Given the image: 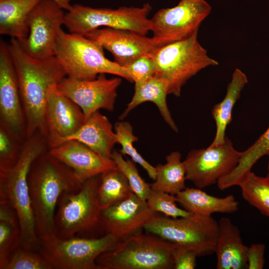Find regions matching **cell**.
I'll use <instances>...</instances> for the list:
<instances>
[{
  "label": "cell",
  "instance_id": "7402d4cb",
  "mask_svg": "<svg viewBox=\"0 0 269 269\" xmlns=\"http://www.w3.org/2000/svg\"><path fill=\"white\" fill-rule=\"evenodd\" d=\"M168 95L167 83L158 76L155 75L144 81L134 83L133 96L120 115V120L124 119L139 105L144 102H150L157 107L165 122L173 131L177 132V127L168 108L166 101Z\"/></svg>",
  "mask_w": 269,
  "mask_h": 269
},
{
  "label": "cell",
  "instance_id": "603a6c76",
  "mask_svg": "<svg viewBox=\"0 0 269 269\" xmlns=\"http://www.w3.org/2000/svg\"><path fill=\"white\" fill-rule=\"evenodd\" d=\"M175 196L177 202L183 209L197 215L211 216L215 213H233L239 209V203L233 195L220 198L198 188L186 187Z\"/></svg>",
  "mask_w": 269,
  "mask_h": 269
},
{
  "label": "cell",
  "instance_id": "d6a6232c",
  "mask_svg": "<svg viewBox=\"0 0 269 269\" xmlns=\"http://www.w3.org/2000/svg\"><path fill=\"white\" fill-rule=\"evenodd\" d=\"M0 269H53L39 252L18 247L9 257Z\"/></svg>",
  "mask_w": 269,
  "mask_h": 269
},
{
  "label": "cell",
  "instance_id": "f546056e",
  "mask_svg": "<svg viewBox=\"0 0 269 269\" xmlns=\"http://www.w3.org/2000/svg\"><path fill=\"white\" fill-rule=\"evenodd\" d=\"M114 131L118 143L121 146L119 150L123 155L129 156L134 163L140 165L147 172L148 176L154 180L156 178L155 167L147 161L135 148L134 143L138 140L133 132L132 125L128 122H118L115 124Z\"/></svg>",
  "mask_w": 269,
  "mask_h": 269
},
{
  "label": "cell",
  "instance_id": "6da1fadb",
  "mask_svg": "<svg viewBox=\"0 0 269 269\" xmlns=\"http://www.w3.org/2000/svg\"><path fill=\"white\" fill-rule=\"evenodd\" d=\"M9 49L17 77L26 138L37 131L46 138L44 115L48 96L66 73L55 56L34 58L23 50L16 39H10Z\"/></svg>",
  "mask_w": 269,
  "mask_h": 269
},
{
  "label": "cell",
  "instance_id": "52a82bcc",
  "mask_svg": "<svg viewBox=\"0 0 269 269\" xmlns=\"http://www.w3.org/2000/svg\"><path fill=\"white\" fill-rule=\"evenodd\" d=\"M174 247L155 235L140 232L118 241L96 262L100 269H172Z\"/></svg>",
  "mask_w": 269,
  "mask_h": 269
},
{
  "label": "cell",
  "instance_id": "e0dca14e",
  "mask_svg": "<svg viewBox=\"0 0 269 269\" xmlns=\"http://www.w3.org/2000/svg\"><path fill=\"white\" fill-rule=\"evenodd\" d=\"M85 36L111 53L114 61L122 67L144 55L153 53L160 47L152 37L125 29L103 27Z\"/></svg>",
  "mask_w": 269,
  "mask_h": 269
},
{
  "label": "cell",
  "instance_id": "7c38bea8",
  "mask_svg": "<svg viewBox=\"0 0 269 269\" xmlns=\"http://www.w3.org/2000/svg\"><path fill=\"white\" fill-rule=\"evenodd\" d=\"M54 0H40L27 18L28 36L17 40L29 56L44 59L54 56L55 47L65 13Z\"/></svg>",
  "mask_w": 269,
  "mask_h": 269
},
{
  "label": "cell",
  "instance_id": "4316f807",
  "mask_svg": "<svg viewBox=\"0 0 269 269\" xmlns=\"http://www.w3.org/2000/svg\"><path fill=\"white\" fill-rule=\"evenodd\" d=\"M97 198L101 210L115 205L134 193L124 173L117 167L100 175Z\"/></svg>",
  "mask_w": 269,
  "mask_h": 269
},
{
  "label": "cell",
  "instance_id": "4fadbf2b",
  "mask_svg": "<svg viewBox=\"0 0 269 269\" xmlns=\"http://www.w3.org/2000/svg\"><path fill=\"white\" fill-rule=\"evenodd\" d=\"M242 153L227 137L221 145L193 149L183 160L186 179L200 189L217 183L235 168Z\"/></svg>",
  "mask_w": 269,
  "mask_h": 269
},
{
  "label": "cell",
  "instance_id": "f35d334b",
  "mask_svg": "<svg viewBox=\"0 0 269 269\" xmlns=\"http://www.w3.org/2000/svg\"><path fill=\"white\" fill-rule=\"evenodd\" d=\"M57 2L64 10H68L71 7L70 1L71 0H54Z\"/></svg>",
  "mask_w": 269,
  "mask_h": 269
},
{
  "label": "cell",
  "instance_id": "d590c367",
  "mask_svg": "<svg viewBox=\"0 0 269 269\" xmlns=\"http://www.w3.org/2000/svg\"><path fill=\"white\" fill-rule=\"evenodd\" d=\"M152 53L144 55L124 67L132 82H142L156 75L157 67Z\"/></svg>",
  "mask_w": 269,
  "mask_h": 269
},
{
  "label": "cell",
  "instance_id": "9a60e30c",
  "mask_svg": "<svg viewBox=\"0 0 269 269\" xmlns=\"http://www.w3.org/2000/svg\"><path fill=\"white\" fill-rule=\"evenodd\" d=\"M0 123L25 141V120L17 77L9 43L2 40L0 41Z\"/></svg>",
  "mask_w": 269,
  "mask_h": 269
},
{
  "label": "cell",
  "instance_id": "d4e9b609",
  "mask_svg": "<svg viewBox=\"0 0 269 269\" xmlns=\"http://www.w3.org/2000/svg\"><path fill=\"white\" fill-rule=\"evenodd\" d=\"M40 0H0V34L19 41L29 33L27 18Z\"/></svg>",
  "mask_w": 269,
  "mask_h": 269
},
{
  "label": "cell",
  "instance_id": "8992f818",
  "mask_svg": "<svg viewBox=\"0 0 269 269\" xmlns=\"http://www.w3.org/2000/svg\"><path fill=\"white\" fill-rule=\"evenodd\" d=\"M198 31L189 38L159 47L152 56L157 67V76L168 86V95H181L187 82L201 70L219 65L211 57L198 39Z\"/></svg>",
  "mask_w": 269,
  "mask_h": 269
},
{
  "label": "cell",
  "instance_id": "ac0fdd59",
  "mask_svg": "<svg viewBox=\"0 0 269 269\" xmlns=\"http://www.w3.org/2000/svg\"><path fill=\"white\" fill-rule=\"evenodd\" d=\"M44 119L49 148L62 143L77 131L86 120L81 108L60 93L56 87L49 93Z\"/></svg>",
  "mask_w": 269,
  "mask_h": 269
},
{
  "label": "cell",
  "instance_id": "ba28073f",
  "mask_svg": "<svg viewBox=\"0 0 269 269\" xmlns=\"http://www.w3.org/2000/svg\"><path fill=\"white\" fill-rule=\"evenodd\" d=\"M149 3L141 7L121 6L117 9L97 8L72 5L65 13L64 25L70 33L85 35L95 29L109 27L146 35L151 30Z\"/></svg>",
  "mask_w": 269,
  "mask_h": 269
},
{
  "label": "cell",
  "instance_id": "8fae6325",
  "mask_svg": "<svg viewBox=\"0 0 269 269\" xmlns=\"http://www.w3.org/2000/svg\"><path fill=\"white\" fill-rule=\"evenodd\" d=\"M211 11L205 0H180L174 7L157 10L150 18L152 37L160 46L187 39L198 31Z\"/></svg>",
  "mask_w": 269,
  "mask_h": 269
},
{
  "label": "cell",
  "instance_id": "484cf974",
  "mask_svg": "<svg viewBox=\"0 0 269 269\" xmlns=\"http://www.w3.org/2000/svg\"><path fill=\"white\" fill-rule=\"evenodd\" d=\"M155 169L156 178L151 184L152 189L175 196L186 187V169L179 151L171 152L166 157L165 163L158 164Z\"/></svg>",
  "mask_w": 269,
  "mask_h": 269
},
{
  "label": "cell",
  "instance_id": "ffe728a7",
  "mask_svg": "<svg viewBox=\"0 0 269 269\" xmlns=\"http://www.w3.org/2000/svg\"><path fill=\"white\" fill-rule=\"evenodd\" d=\"M248 247L242 240L239 228L227 217L218 221L215 253L217 269H247Z\"/></svg>",
  "mask_w": 269,
  "mask_h": 269
},
{
  "label": "cell",
  "instance_id": "1f68e13d",
  "mask_svg": "<svg viewBox=\"0 0 269 269\" xmlns=\"http://www.w3.org/2000/svg\"><path fill=\"white\" fill-rule=\"evenodd\" d=\"M111 158L126 177L133 193L146 200L151 190V184L141 177L135 163L132 160L125 159L123 155L116 149L113 150Z\"/></svg>",
  "mask_w": 269,
  "mask_h": 269
},
{
  "label": "cell",
  "instance_id": "83f0119b",
  "mask_svg": "<svg viewBox=\"0 0 269 269\" xmlns=\"http://www.w3.org/2000/svg\"><path fill=\"white\" fill-rule=\"evenodd\" d=\"M269 151V127L255 142L242 152L235 168L220 179V185L224 189L238 185L251 171L253 166Z\"/></svg>",
  "mask_w": 269,
  "mask_h": 269
},
{
  "label": "cell",
  "instance_id": "30bf717a",
  "mask_svg": "<svg viewBox=\"0 0 269 269\" xmlns=\"http://www.w3.org/2000/svg\"><path fill=\"white\" fill-rule=\"evenodd\" d=\"M118 241L108 234L90 238L55 237L41 242L39 252L53 269H100L97 259L114 249Z\"/></svg>",
  "mask_w": 269,
  "mask_h": 269
},
{
  "label": "cell",
  "instance_id": "74e56055",
  "mask_svg": "<svg viewBox=\"0 0 269 269\" xmlns=\"http://www.w3.org/2000/svg\"><path fill=\"white\" fill-rule=\"evenodd\" d=\"M265 245L262 243L252 244L246 253L247 269H263L265 263Z\"/></svg>",
  "mask_w": 269,
  "mask_h": 269
},
{
  "label": "cell",
  "instance_id": "836d02e7",
  "mask_svg": "<svg viewBox=\"0 0 269 269\" xmlns=\"http://www.w3.org/2000/svg\"><path fill=\"white\" fill-rule=\"evenodd\" d=\"M146 201L152 211L162 214L166 217L177 218L192 214L177 206L175 195L163 191L151 189Z\"/></svg>",
  "mask_w": 269,
  "mask_h": 269
},
{
  "label": "cell",
  "instance_id": "277c9868",
  "mask_svg": "<svg viewBox=\"0 0 269 269\" xmlns=\"http://www.w3.org/2000/svg\"><path fill=\"white\" fill-rule=\"evenodd\" d=\"M100 175L86 180L76 192H64L59 197L54 215L55 236L64 239L74 237L97 238L105 234L101 222V209L97 198Z\"/></svg>",
  "mask_w": 269,
  "mask_h": 269
},
{
  "label": "cell",
  "instance_id": "3957f363",
  "mask_svg": "<svg viewBox=\"0 0 269 269\" xmlns=\"http://www.w3.org/2000/svg\"><path fill=\"white\" fill-rule=\"evenodd\" d=\"M48 149L46 137L37 131L25 139L16 164L7 171L0 172V201L7 202L17 212L20 247L36 252H39L40 241L36 232L27 178L33 162Z\"/></svg>",
  "mask_w": 269,
  "mask_h": 269
},
{
  "label": "cell",
  "instance_id": "7a4b0ae2",
  "mask_svg": "<svg viewBox=\"0 0 269 269\" xmlns=\"http://www.w3.org/2000/svg\"><path fill=\"white\" fill-rule=\"evenodd\" d=\"M27 180L36 232L41 243L56 237L54 219L61 195L78 191L83 183L48 150L33 162Z\"/></svg>",
  "mask_w": 269,
  "mask_h": 269
},
{
  "label": "cell",
  "instance_id": "9c48e42d",
  "mask_svg": "<svg viewBox=\"0 0 269 269\" xmlns=\"http://www.w3.org/2000/svg\"><path fill=\"white\" fill-rule=\"evenodd\" d=\"M218 228V222L211 216L191 214L173 218L158 213L144 230L175 246L191 249L201 257L215 253Z\"/></svg>",
  "mask_w": 269,
  "mask_h": 269
},
{
  "label": "cell",
  "instance_id": "2e32d148",
  "mask_svg": "<svg viewBox=\"0 0 269 269\" xmlns=\"http://www.w3.org/2000/svg\"><path fill=\"white\" fill-rule=\"evenodd\" d=\"M157 214L149 208L146 200L133 193L102 210L101 225L105 234H110L120 241L142 232L145 225Z\"/></svg>",
  "mask_w": 269,
  "mask_h": 269
},
{
  "label": "cell",
  "instance_id": "e575fe53",
  "mask_svg": "<svg viewBox=\"0 0 269 269\" xmlns=\"http://www.w3.org/2000/svg\"><path fill=\"white\" fill-rule=\"evenodd\" d=\"M20 246L19 223L0 221V267Z\"/></svg>",
  "mask_w": 269,
  "mask_h": 269
},
{
  "label": "cell",
  "instance_id": "d6986e66",
  "mask_svg": "<svg viewBox=\"0 0 269 269\" xmlns=\"http://www.w3.org/2000/svg\"><path fill=\"white\" fill-rule=\"evenodd\" d=\"M48 151L70 168L82 183L117 167L112 159L104 158L84 144L74 140L50 148Z\"/></svg>",
  "mask_w": 269,
  "mask_h": 269
},
{
  "label": "cell",
  "instance_id": "4dcf8cb0",
  "mask_svg": "<svg viewBox=\"0 0 269 269\" xmlns=\"http://www.w3.org/2000/svg\"><path fill=\"white\" fill-rule=\"evenodd\" d=\"M23 143L8 128L0 123V172L7 171L16 164Z\"/></svg>",
  "mask_w": 269,
  "mask_h": 269
},
{
  "label": "cell",
  "instance_id": "cb8c5ba5",
  "mask_svg": "<svg viewBox=\"0 0 269 269\" xmlns=\"http://www.w3.org/2000/svg\"><path fill=\"white\" fill-rule=\"evenodd\" d=\"M248 82V78L245 73L239 68H236L228 85L224 98L212 109L211 114L215 122L216 131L210 146H218L225 142V132L232 121L233 108Z\"/></svg>",
  "mask_w": 269,
  "mask_h": 269
},
{
  "label": "cell",
  "instance_id": "5b68a950",
  "mask_svg": "<svg viewBox=\"0 0 269 269\" xmlns=\"http://www.w3.org/2000/svg\"><path fill=\"white\" fill-rule=\"evenodd\" d=\"M104 49L97 42L85 35L61 29L54 56L68 78L88 80L101 74H110L132 82L126 69L107 58Z\"/></svg>",
  "mask_w": 269,
  "mask_h": 269
},
{
  "label": "cell",
  "instance_id": "44dd1931",
  "mask_svg": "<svg viewBox=\"0 0 269 269\" xmlns=\"http://www.w3.org/2000/svg\"><path fill=\"white\" fill-rule=\"evenodd\" d=\"M70 140L82 142L107 159H112L114 146L118 143L112 124L99 111L87 119L79 130L63 142Z\"/></svg>",
  "mask_w": 269,
  "mask_h": 269
},
{
  "label": "cell",
  "instance_id": "5bb4252c",
  "mask_svg": "<svg viewBox=\"0 0 269 269\" xmlns=\"http://www.w3.org/2000/svg\"><path fill=\"white\" fill-rule=\"evenodd\" d=\"M121 77L108 78L105 74L95 79L82 80L65 77L57 86V90L75 103L86 119L100 109L113 111Z\"/></svg>",
  "mask_w": 269,
  "mask_h": 269
},
{
  "label": "cell",
  "instance_id": "8d00e7d4",
  "mask_svg": "<svg viewBox=\"0 0 269 269\" xmlns=\"http://www.w3.org/2000/svg\"><path fill=\"white\" fill-rule=\"evenodd\" d=\"M174 269H194L198 257L194 251L174 245L172 251Z\"/></svg>",
  "mask_w": 269,
  "mask_h": 269
},
{
  "label": "cell",
  "instance_id": "f1b7e54d",
  "mask_svg": "<svg viewBox=\"0 0 269 269\" xmlns=\"http://www.w3.org/2000/svg\"><path fill=\"white\" fill-rule=\"evenodd\" d=\"M242 195L249 204L269 217V180L251 171L239 183Z\"/></svg>",
  "mask_w": 269,
  "mask_h": 269
},
{
  "label": "cell",
  "instance_id": "ab89813d",
  "mask_svg": "<svg viewBox=\"0 0 269 269\" xmlns=\"http://www.w3.org/2000/svg\"><path fill=\"white\" fill-rule=\"evenodd\" d=\"M267 155L269 157V162H268V173H267L266 177L269 180V151L268 152Z\"/></svg>",
  "mask_w": 269,
  "mask_h": 269
}]
</instances>
